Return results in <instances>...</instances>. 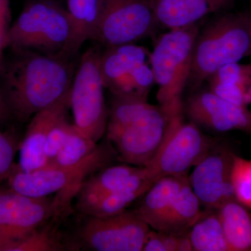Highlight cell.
<instances>
[{
    "label": "cell",
    "mask_w": 251,
    "mask_h": 251,
    "mask_svg": "<svg viewBox=\"0 0 251 251\" xmlns=\"http://www.w3.org/2000/svg\"><path fill=\"white\" fill-rule=\"evenodd\" d=\"M13 50L15 55L0 72V90L13 118L24 122L70 90L76 69L74 57Z\"/></svg>",
    "instance_id": "1"
},
{
    "label": "cell",
    "mask_w": 251,
    "mask_h": 251,
    "mask_svg": "<svg viewBox=\"0 0 251 251\" xmlns=\"http://www.w3.org/2000/svg\"><path fill=\"white\" fill-rule=\"evenodd\" d=\"M168 120L161 105L114 97L109 110L107 136L121 161L146 167L161 147Z\"/></svg>",
    "instance_id": "2"
},
{
    "label": "cell",
    "mask_w": 251,
    "mask_h": 251,
    "mask_svg": "<svg viewBox=\"0 0 251 251\" xmlns=\"http://www.w3.org/2000/svg\"><path fill=\"white\" fill-rule=\"evenodd\" d=\"M196 24L171 29L160 38L150 59L156 99L168 118L184 112L182 94L191 73L193 48L199 33Z\"/></svg>",
    "instance_id": "3"
},
{
    "label": "cell",
    "mask_w": 251,
    "mask_h": 251,
    "mask_svg": "<svg viewBox=\"0 0 251 251\" xmlns=\"http://www.w3.org/2000/svg\"><path fill=\"white\" fill-rule=\"evenodd\" d=\"M73 32L67 7L56 0H29L11 25L7 48L66 56Z\"/></svg>",
    "instance_id": "4"
},
{
    "label": "cell",
    "mask_w": 251,
    "mask_h": 251,
    "mask_svg": "<svg viewBox=\"0 0 251 251\" xmlns=\"http://www.w3.org/2000/svg\"><path fill=\"white\" fill-rule=\"evenodd\" d=\"M251 53L249 17L227 15L218 18L198 33L187 85L197 88L220 68Z\"/></svg>",
    "instance_id": "5"
},
{
    "label": "cell",
    "mask_w": 251,
    "mask_h": 251,
    "mask_svg": "<svg viewBox=\"0 0 251 251\" xmlns=\"http://www.w3.org/2000/svg\"><path fill=\"white\" fill-rule=\"evenodd\" d=\"M111 148L98 146L90 156L72 166H47L30 172L11 171L9 185L11 191L32 198L47 197L59 192L52 201V214L66 205L68 200L78 193L87 176L103 169L112 161Z\"/></svg>",
    "instance_id": "6"
},
{
    "label": "cell",
    "mask_w": 251,
    "mask_h": 251,
    "mask_svg": "<svg viewBox=\"0 0 251 251\" xmlns=\"http://www.w3.org/2000/svg\"><path fill=\"white\" fill-rule=\"evenodd\" d=\"M100 53L97 48L86 51L78 62L71 87L74 125L82 135L96 143L106 133L109 114L100 70Z\"/></svg>",
    "instance_id": "7"
},
{
    "label": "cell",
    "mask_w": 251,
    "mask_h": 251,
    "mask_svg": "<svg viewBox=\"0 0 251 251\" xmlns=\"http://www.w3.org/2000/svg\"><path fill=\"white\" fill-rule=\"evenodd\" d=\"M184 114L169 119L161 147L145 167L154 182L163 176H187L190 170L215 147L199 126L184 122Z\"/></svg>",
    "instance_id": "8"
},
{
    "label": "cell",
    "mask_w": 251,
    "mask_h": 251,
    "mask_svg": "<svg viewBox=\"0 0 251 251\" xmlns=\"http://www.w3.org/2000/svg\"><path fill=\"white\" fill-rule=\"evenodd\" d=\"M157 23L149 0H97L90 40L105 47L133 44Z\"/></svg>",
    "instance_id": "9"
},
{
    "label": "cell",
    "mask_w": 251,
    "mask_h": 251,
    "mask_svg": "<svg viewBox=\"0 0 251 251\" xmlns=\"http://www.w3.org/2000/svg\"><path fill=\"white\" fill-rule=\"evenodd\" d=\"M150 227L133 211L89 219L82 226V242L97 251H141Z\"/></svg>",
    "instance_id": "10"
},
{
    "label": "cell",
    "mask_w": 251,
    "mask_h": 251,
    "mask_svg": "<svg viewBox=\"0 0 251 251\" xmlns=\"http://www.w3.org/2000/svg\"><path fill=\"white\" fill-rule=\"evenodd\" d=\"M52 202L47 197L0 193V251H12L18 242L39 229L52 215Z\"/></svg>",
    "instance_id": "11"
},
{
    "label": "cell",
    "mask_w": 251,
    "mask_h": 251,
    "mask_svg": "<svg viewBox=\"0 0 251 251\" xmlns=\"http://www.w3.org/2000/svg\"><path fill=\"white\" fill-rule=\"evenodd\" d=\"M234 156L229 150L214 147L188 176L193 192L206 209L217 210L225 202L236 199L232 182Z\"/></svg>",
    "instance_id": "12"
},
{
    "label": "cell",
    "mask_w": 251,
    "mask_h": 251,
    "mask_svg": "<svg viewBox=\"0 0 251 251\" xmlns=\"http://www.w3.org/2000/svg\"><path fill=\"white\" fill-rule=\"evenodd\" d=\"M184 110L191 122L206 129L219 133L251 132V110L220 98L211 91L194 94L184 105Z\"/></svg>",
    "instance_id": "13"
},
{
    "label": "cell",
    "mask_w": 251,
    "mask_h": 251,
    "mask_svg": "<svg viewBox=\"0 0 251 251\" xmlns=\"http://www.w3.org/2000/svg\"><path fill=\"white\" fill-rule=\"evenodd\" d=\"M71 109V89L59 100L38 112L31 118L27 131L19 147L18 170L36 171L48 165L45 144L52 128L67 117Z\"/></svg>",
    "instance_id": "14"
},
{
    "label": "cell",
    "mask_w": 251,
    "mask_h": 251,
    "mask_svg": "<svg viewBox=\"0 0 251 251\" xmlns=\"http://www.w3.org/2000/svg\"><path fill=\"white\" fill-rule=\"evenodd\" d=\"M157 22L170 29L196 24L206 15L223 9L231 0H149Z\"/></svg>",
    "instance_id": "15"
},
{
    "label": "cell",
    "mask_w": 251,
    "mask_h": 251,
    "mask_svg": "<svg viewBox=\"0 0 251 251\" xmlns=\"http://www.w3.org/2000/svg\"><path fill=\"white\" fill-rule=\"evenodd\" d=\"M153 183L145 167H140L116 191L97 202L80 208V210L86 215L94 217L115 215L126 210L130 204L148 192Z\"/></svg>",
    "instance_id": "16"
},
{
    "label": "cell",
    "mask_w": 251,
    "mask_h": 251,
    "mask_svg": "<svg viewBox=\"0 0 251 251\" xmlns=\"http://www.w3.org/2000/svg\"><path fill=\"white\" fill-rule=\"evenodd\" d=\"M148 50L134 44L106 47L100 57V70L105 88L111 91L135 67L147 62Z\"/></svg>",
    "instance_id": "17"
},
{
    "label": "cell",
    "mask_w": 251,
    "mask_h": 251,
    "mask_svg": "<svg viewBox=\"0 0 251 251\" xmlns=\"http://www.w3.org/2000/svg\"><path fill=\"white\" fill-rule=\"evenodd\" d=\"M187 176H167L157 180L144 195L140 206L134 211L137 215L150 227L158 231Z\"/></svg>",
    "instance_id": "18"
},
{
    "label": "cell",
    "mask_w": 251,
    "mask_h": 251,
    "mask_svg": "<svg viewBox=\"0 0 251 251\" xmlns=\"http://www.w3.org/2000/svg\"><path fill=\"white\" fill-rule=\"evenodd\" d=\"M201 206L189 184L188 175L163 218L158 232L176 235L188 233L202 215Z\"/></svg>",
    "instance_id": "19"
},
{
    "label": "cell",
    "mask_w": 251,
    "mask_h": 251,
    "mask_svg": "<svg viewBox=\"0 0 251 251\" xmlns=\"http://www.w3.org/2000/svg\"><path fill=\"white\" fill-rule=\"evenodd\" d=\"M228 251H251V214L237 200L217 209Z\"/></svg>",
    "instance_id": "20"
},
{
    "label": "cell",
    "mask_w": 251,
    "mask_h": 251,
    "mask_svg": "<svg viewBox=\"0 0 251 251\" xmlns=\"http://www.w3.org/2000/svg\"><path fill=\"white\" fill-rule=\"evenodd\" d=\"M140 168L131 165H120L100 170L81 185L77 193L79 209L116 191Z\"/></svg>",
    "instance_id": "21"
},
{
    "label": "cell",
    "mask_w": 251,
    "mask_h": 251,
    "mask_svg": "<svg viewBox=\"0 0 251 251\" xmlns=\"http://www.w3.org/2000/svg\"><path fill=\"white\" fill-rule=\"evenodd\" d=\"M193 251H228L217 210L203 211L188 232Z\"/></svg>",
    "instance_id": "22"
},
{
    "label": "cell",
    "mask_w": 251,
    "mask_h": 251,
    "mask_svg": "<svg viewBox=\"0 0 251 251\" xmlns=\"http://www.w3.org/2000/svg\"><path fill=\"white\" fill-rule=\"evenodd\" d=\"M97 0H67V9L74 26L70 49L77 52L85 41L90 40Z\"/></svg>",
    "instance_id": "23"
},
{
    "label": "cell",
    "mask_w": 251,
    "mask_h": 251,
    "mask_svg": "<svg viewBox=\"0 0 251 251\" xmlns=\"http://www.w3.org/2000/svg\"><path fill=\"white\" fill-rule=\"evenodd\" d=\"M154 83L152 69L145 62L135 67L110 92L114 97L148 100Z\"/></svg>",
    "instance_id": "24"
},
{
    "label": "cell",
    "mask_w": 251,
    "mask_h": 251,
    "mask_svg": "<svg viewBox=\"0 0 251 251\" xmlns=\"http://www.w3.org/2000/svg\"><path fill=\"white\" fill-rule=\"evenodd\" d=\"M97 143L87 138L72 125L65 143L48 166H72L82 161L98 148Z\"/></svg>",
    "instance_id": "25"
},
{
    "label": "cell",
    "mask_w": 251,
    "mask_h": 251,
    "mask_svg": "<svg viewBox=\"0 0 251 251\" xmlns=\"http://www.w3.org/2000/svg\"><path fill=\"white\" fill-rule=\"evenodd\" d=\"M232 182L236 200L251 209V160L234 154Z\"/></svg>",
    "instance_id": "26"
},
{
    "label": "cell",
    "mask_w": 251,
    "mask_h": 251,
    "mask_svg": "<svg viewBox=\"0 0 251 251\" xmlns=\"http://www.w3.org/2000/svg\"><path fill=\"white\" fill-rule=\"evenodd\" d=\"M209 82L229 84L243 86L250 89L251 86V65L230 63L220 68L208 78Z\"/></svg>",
    "instance_id": "27"
},
{
    "label": "cell",
    "mask_w": 251,
    "mask_h": 251,
    "mask_svg": "<svg viewBox=\"0 0 251 251\" xmlns=\"http://www.w3.org/2000/svg\"><path fill=\"white\" fill-rule=\"evenodd\" d=\"M60 244L48 229H36L18 243L12 251H52L60 250Z\"/></svg>",
    "instance_id": "28"
},
{
    "label": "cell",
    "mask_w": 251,
    "mask_h": 251,
    "mask_svg": "<svg viewBox=\"0 0 251 251\" xmlns=\"http://www.w3.org/2000/svg\"><path fill=\"white\" fill-rule=\"evenodd\" d=\"M209 84L211 92L220 98L242 106L247 107L251 103L249 89L247 87L219 82H209Z\"/></svg>",
    "instance_id": "29"
},
{
    "label": "cell",
    "mask_w": 251,
    "mask_h": 251,
    "mask_svg": "<svg viewBox=\"0 0 251 251\" xmlns=\"http://www.w3.org/2000/svg\"><path fill=\"white\" fill-rule=\"evenodd\" d=\"M72 125L68 121L67 117H66L54 126L50 132L46 140L45 148H44L45 154L49 161L48 165L50 162L52 161L55 158L59 150L62 148L70 132Z\"/></svg>",
    "instance_id": "30"
},
{
    "label": "cell",
    "mask_w": 251,
    "mask_h": 251,
    "mask_svg": "<svg viewBox=\"0 0 251 251\" xmlns=\"http://www.w3.org/2000/svg\"><path fill=\"white\" fill-rule=\"evenodd\" d=\"M16 154V145L9 135L0 130V181L9 176Z\"/></svg>",
    "instance_id": "31"
},
{
    "label": "cell",
    "mask_w": 251,
    "mask_h": 251,
    "mask_svg": "<svg viewBox=\"0 0 251 251\" xmlns=\"http://www.w3.org/2000/svg\"><path fill=\"white\" fill-rule=\"evenodd\" d=\"M11 18V0H0V72L4 63V52L7 49Z\"/></svg>",
    "instance_id": "32"
},
{
    "label": "cell",
    "mask_w": 251,
    "mask_h": 251,
    "mask_svg": "<svg viewBox=\"0 0 251 251\" xmlns=\"http://www.w3.org/2000/svg\"><path fill=\"white\" fill-rule=\"evenodd\" d=\"M143 251H166L161 232L150 230L144 243Z\"/></svg>",
    "instance_id": "33"
},
{
    "label": "cell",
    "mask_w": 251,
    "mask_h": 251,
    "mask_svg": "<svg viewBox=\"0 0 251 251\" xmlns=\"http://www.w3.org/2000/svg\"><path fill=\"white\" fill-rule=\"evenodd\" d=\"M11 118H13V116L11 115V110L0 90V125H4Z\"/></svg>",
    "instance_id": "34"
},
{
    "label": "cell",
    "mask_w": 251,
    "mask_h": 251,
    "mask_svg": "<svg viewBox=\"0 0 251 251\" xmlns=\"http://www.w3.org/2000/svg\"><path fill=\"white\" fill-rule=\"evenodd\" d=\"M249 30H250L251 35V18L249 17Z\"/></svg>",
    "instance_id": "35"
},
{
    "label": "cell",
    "mask_w": 251,
    "mask_h": 251,
    "mask_svg": "<svg viewBox=\"0 0 251 251\" xmlns=\"http://www.w3.org/2000/svg\"><path fill=\"white\" fill-rule=\"evenodd\" d=\"M249 93H250L251 97V86L250 89H249Z\"/></svg>",
    "instance_id": "36"
}]
</instances>
